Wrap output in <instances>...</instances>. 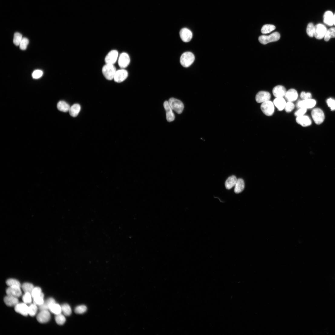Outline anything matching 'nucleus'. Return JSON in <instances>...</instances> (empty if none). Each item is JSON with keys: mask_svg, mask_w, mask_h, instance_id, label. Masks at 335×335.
Returning <instances> with one entry per match:
<instances>
[{"mask_svg": "<svg viewBox=\"0 0 335 335\" xmlns=\"http://www.w3.org/2000/svg\"><path fill=\"white\" fill-rule=\"evenodd\" d=\"M238 179L235 176H232L229 177L225 183V187L227 189H230L235 186Z\"/></svg>", "mask_w": 335, "mask_h": 335, "instance_id": "393cba45", "label": "nucleus"}, {"mask_svg": "<svg viewBox=\"0 0 335 335\" xmlns=\"http://www.w3.org/2000/svg\"><path fill=\"white\" fill-rule=\"evenodd\" d=\"M297 122L303 127H307L311 125V119L307 116H303L297 117L296 119Z\"/></svg>", "mask_w": 335, "mask_h": 335, "instance_id": "6ab92c4d", "label": "nucleus"}, {"mask_svg": "<svg viewBox=\"0 0 335 335\" xmlns=\"http://www.w3.org/2000/svg\"><path fill=\"white\" fill-rule=\"evenodd\" d=\"M311 114L314 121L318 125L321 123L324 120V114L323 111L320 108L314 109L312 112Z\"/></svg>", "mask_w": 335, "mask_h": 335, "instance_id": "423d86ee", "label": "nucleus"}, {"mask_svg": "<svg viewBox=\"0 0 335 335\" xmlns=\"http://www.w3.org/2000/svg\"><path fill=\"white\" fill-rule=\"evenodd\" d=\"M54 303H56L55 300L52 298H50L44 302L43 304L38 306L39 309L40 311L44 310H49V307L51 305Z\"/></svg>", "mask_w": 335, "mask_h": 335, "instance_id": "c85d7f7f", "label": "nucleus"}, {"mask_svg": "<svg viewBox=\"0 0 335 335\" xmlns=\"http://www.w3.org/2000/svg\"><path fill=\"white\" fill-rule=\"evenodd\" d=\"M270 94L266 91H261L259 92L256 96V100L258 103H264L269 101L271 98Z\"/></svg>", "mask_w": 335, "mask_h": 335, "instance_id": "4468645a", "label": "nucleus"}, {"mask_svg": "<svg viewBox=\"0 0 335 335\" xmlns=\"http://www.w3.org/2000/svg\"><path fill=\"white\" fill-rule=\"evenodd\" d=\"M164 106L166 112V119L167 121L169 122L173 121L175 119V117L168 101L165 102Z\"/></svg>", "mask_w": 335, "mask_h": 335, "instance_id": "dca6fc26", "label": "nucleus"}, {"mask_svg": "<svg viewBox=\"0 0 335 335\" xmlns=\"http://www.w3.org/2000/svg\"><path fill=\"white\" fill-rule=\"evenodd\" d=\"M334 15L333 12L330 11H326L324 16V21L325 24L329 26H332L334 24Z\"/></svg>", "mask_w": 335, "mask_h": 335, "instance_id": "f3484780", "label": "nucleus"}, {"mask_svg": "<svg viewBox=\"0 0 335 335\" xmlns=\"http://www.w3.org/2000/svg\"><path fill=\"white\" fill-rule=\"evenodd\" d=\"M8 295L11 296L17 297H20L22 295V292L20 287H9L6 290Z\"/></svg>", "mask_w": 335, "mask_h": 335, "instance_id": "aec40b11", "label": "nucleus"}, {"mask_svg": "<svg viewBox=\"0 0 335 335\" xmlns=\"http://www.w3.org/2000/svg\"><path fill=\"white\" fill-rule=\"evenodd\" d=\"M128 75L127 71L122 69L117 71L114 80L116 82L121 83L125 80L127 78Z\"/></svg>", "mask_w": 335, "mask_h": 335, "instance_id": "9d476101", "label": "nucleus"}, {"mask_svg": "<svg viewBox=\"0 0 335 335\" xmlns=\"http://www.w3.org/2000/svg\"><path fill=\"white\" fill-rule=\"evenodd\" d=\"M38 307L37 305L34 304H31L29 307L28 314L31 317L34 316L36 314Z\"/></svg>", "mask_w": 335, "mask_h": 335, "instance_id": "58836bf2", "label": "nucleus"}, {"mask_svg": "<svg viewBox=\"0 0 335 335\" xmlns=\"http://www.w3.org/2000/svg\"><path fill=\"white\" fill-rule=\"evenodd\" d=\"M179 34L181 40L185 42H188L192 38V31L187 28H183L180 31Z\"/></svg>", "mask_w": 335, "mask_h": 335, "instance_id": "f8f14e48", "label": "nucleus"}, {"mask_svg": "<svg viewBox=\"0 0 335 335\" xmlns=\"http://www.w3.org/2000/svg\"><path fill=\"white\" fill-rule=\"evenodd\" d=\"M294 104L292 102H289L286 104L284 108L285 111L287 112L290 113L294 109Z\"/></svg>", "mask_w": 335, "mask_h": 335, "instance_id": "a18cd8bd", "label": "nucleus"}, {"mask_svg": "<svg viewBox=\"0 0 335 335\" xmlns=\"http://www.w3.org/2000/svg\"><path fill=\"white\" fill-rule=\"evenodd\" d=\"M87 310V307L86 306L81 305L77 306L74 309V312L77 314H83L86 312Z\"/></svg>", "mask_w": 335, "mask_h": 335, "instance_id": "a19ab883", "label": "nucleus"}, {"mask_svg": "<svg viewBox=\"0 0 335 335\" xmlns=\"http://www.w3.org/2000/svg\"><path fill=\"white\" fill-rule=\"evenodd\" d=\"M334 15V25L335 26V14Z\"/></svg>", "mask_w": 335, "mask_h": 335, "instance_id": "8fccbe9b", "label": "nucleus"}, {"mask_svg": "<svg viewBox=\"0 0 335 335\" xmlns=\"http://www.w3.org/2000/svg\"><path fill=\"white\" fill-rule=\"evenodd\" d=\"M43 74V71L41 70H35L32 74V77L34 79H38L41 77Z\"/></svg>", "mask_w": 335, "mask_h": 335, "instance_id": "c03bdc74", "label": "nucleus"}, {"mask_svg": "<svg viewBox=\"0 0 335 335\" xmlns=\"http://www.w3.org/2000/svg\"><path fill=\"white\" fill-rule=\"evenodd\" d=\"M285 97L288 101L292 102L297 100L298 97V94L295 90L291 89L287 92Z\"/></svg>", "mask_w": 335, "mask_h": 335, "instance_id": "4be33fe9", "label": "nucleus"}, {"mask_svg": "<svg viewBox=\"0 0 335 335\" xmlns=\"http://www.w3.org/2000/svg\"><path fill=\"white\" fill-rule=\"evenodd\" d=\"M169 104L173 110L179 114L182 113L184 108L183 103L180 100L174 98H171L169 100Z\"/></svg>", "mask_w": 335, "mask_h": 335, "instance_id": "20e7f679", "label": "nucleus"}, {"mask_svg": "<svg viewBox=\"0 0 335 335\" xmlns=\"http://www.w3.org/2000/svg\"><path fill=\"white\" fill-rule=\"evenodd\" d=\"M4 301L5 304L8 306H15L19 303V301L18 297L8 295L5 297Z\"/></svg>", "mask_w": 335, "mask_h": 335, "instance_id": "412c9836", "label": "nucleus"}, {"mask_svg": "<svg viewBox=\"0 0 335 335\" xmlns=\"http://www.w3.org/2000/svg\"><path fill=\"white\" fill-rule=\"evenodd\" d=\"M29 307L25 303H18L15 306V311L25 316H28V314Z\"/></svg>", "mask_w": 335, "mask_h": 335, "instance_id": "2eb2a0df", "label": "nucleus"}, {"mask_svg": "<svg viewBox=\"0 0 335 335\" xmlns=\"http://www.w3.org/2000/svg\"><path fill=\"white\" fill-rule=\"evenodd\" d=\"M234 192L236 193L241 192L245 188V182L241 179H238L236 183L235 186Z\"/></svg>", "mask_w": 335, "mask_h": 335, "instance_id": "a878e982", "label": "nucleus"}, {"mask_svg": "<svg viewBox=\"0 0 335 335\" xmlns=\"http://www.w3.org/2000/svg\"><path fill=\"white\" fill-rule=\"evenodd\" d=\"M316 104V102L315 100L310 99L299 102L297 104V107L306 109L311 108L314 107Z\"/></svg>", "mask_w": 335, "mask_h": 335, "instance_id": "ddd939ff", "label": "nucleus"}, {"mask_svg": "<svg viewBox=\"0 0 335 335\" xmlns=\"http://www.w3.org/2000/svg\"><path fill=\"white\" fill-rule=\"evenodd\" d=\"M335 38V28H332L327 30L324 39L325 41H328L332 38Z\"/></svg>", "mask_w": 335, "mask_h": 335, "instance_id": "c756f323", "label": "nucleus"}, {"mask_svg": "<svg viewBox=\"0 0 335 335\" xmlns=\"http://www.w3.org/2000/svg\"><path fill=\"white\" fill-rule=\"evenodd\" d=\"M280 38V35L278 32H275L267 36L263 35L259 36L258 40L262 44H266L270 42L277 41Z\"/></svg>", "mask_w": 335, "mask_h": 335, "instance_id": "7ed1b4c3", "label": "nucleus"}, {"mask_svg": "<svg viewBox=\"0 0 335 335\" xmlns=\"http://www.w3.org/2000/svg\"><path fill=\"white\" fill-rule=\"evenodd\" d=\"M55 320L57 324L59 325H64L66 321V319L64 315L61 314L56 315Z\"/></svg>", "mask_w": 335, "mask_h": 335, "instance_id": "f704fd0d", "label": "nucleus"}, {"mask_svg": "<svg viewBox=\"0 0 335 335\" xmlns=\"http://www.w3.org/2000/svg\"><path fill=\"white\" fill-rule=\"evenodd\" d=\"M273 94L277 97H283L285 96L287 91L284 87L278 85L275 87L272 90Z\"/></svg>", "mask_w": 335, "mask_h": 335, "instance_id": "a211bd4d", "label": "nucleus"}, {"mask_svg": "<svg viewBox=\"0 0 335 335\" xmlns=\"http://www.w3.org/2000/svg\"><path fill=\"white\" fill-rule=\"evenodd\" d=\"M80 110L81 107L79 104H74L70 107L69 113L71 117H76L79 114Z\"/></svg>", "mask_w": 335, "mask_h": 335, "instance_id": "b1692460", "label": "nucleus"}, {"mask_svg": "<svg viewBox=\"0 0 335 335\" xmlns=\"http://www.w3.org/2000/svg\"><path fill=\"white\" fill-rule=\"evenodd\" d=\"M29 43L28 39L25 38V37H24V38H23L19 45L20 48L22 50H25L27 49Z\"/></svg>", "mask_w": 335, "mask_h": 335, "instance_id": "79ce46f5", "label": "nucleus"}, {"mask_svg": "<svg viewBox=\"0 0 335 335\" xmlns=\"http://www.w3.org/2000/svg\"><path fill=\"white\" fill-rule=\"evenodd\" d=\"M57 107L58 109L64 112H67L69 111L70 107L67 102L64 101H59L57 105Z\"/></svg>", "mask_w": 335, "mask_h": 335, "instance_id": "bb28decb", "label": "nucleus"}, {"mask_svg": "<svg viewBox=\"0 0 335 335\" xmlns=\"http://www.w3.org/2000/svg\"><path fill=\"white\" fill-rule=\"evenodd\" d=\"M44 294L42 293L40 296L33 299V304L38 306L43 304L44 301Z\"/></svg>", "mask_w": 335, "mask_h": 335, "instance_id": "c9c22d12", "label": "nucleus"}, {"mask_svg": "<svg viewBox=\"0 0 335 335\" xmlns=\"http://www.w3.org/2000/svg\"><path fill=\"white\" fill-rule=\"evenodd\" d=\"M276 27L274 25L266 24L263 27L261 31L263 34H267L274 31Z\"/></svg>", "mask_w": 335, "mask_h": 335, "instance_id": "7c9ffc66", "label": "nucleus"}, {"mask_svg": "<svg viewBox=\"0 0 335 335\" xmlns=\"http://www.w3.org/2000/svg\"><path fill=\"white\" fill-rule=\"evenodd\" d=\"M261 108L264 113L267 116H271L274 113V104L269 100L263 103L261 106Z\"/></svg>", "mask_w": 335, "mask_h": 335, "instance_id": "0eeeda50", "label": "nucleus"}, {"mask_svg": "<svg viewBox=\"0 0 335 335\" xmlns=\"http://www.w3.org/2000/svg\"><path fill=\"white\" fill-rule=\"evenodd\" d=\"M314 26L312 23H310L308 25L307 28V33L310 37H313L314 36Z\"/></svg>", "mask_w": 335, "mask_h": 335, "instance_id": "4c0bfd02", "label": "nucleus"}, {"mask_svg": "<svg viewBox=\"0 0 335 335\" xmlns=\"http://www.w3.org/2000/svg\"><path fill=\"white\" fill-rule=\"evenodd\" d=\"M274 104L279 110L281 111L284 108L286 103L283 97H279L275 99Z\"/></svg>", "mask_w": 335, "mask_h": 335, "instance_id": "5701e85b", "label": "nucleus"}, {"mask_svg": "<svg viewBox=\"0 0 335 335\" xmlns=\"http://www.w3.org/2000/svg\"><path fill=\"white\" fill-rule=\"evenodd\" d=\"M23 38L22 34L16 32L14 35L13 42L16 46H19Z\"/></svg>", "mask_w": 335, "mask_h": 335, "instance_id": "e433bc0d", "label": "nucleus"}, {"mask_svg": "<svg viewBox=\"0 0 335 335\" xmlns=\"http://www.w3.org/2000/svg\"><path fill=\"white\" fill-rule=\"evenodd\" d=\"M49 310L52 313L56 315L61 314L62 312L61 306L56 303L51 304L49 307Z\"/></svg>", "mask_w": 335, "mask_h": 335, "instance_id": "cd10ccee", "label": "nucleus"}, {"mask_svg": "<svg viewBox=\"0 0 335 335\" xmlns=\"http://www.w3.org/2000/svg\"><path fill=\"white\" fill-rule=\"evenodd\" d=\"M307 109L303 108H301L300 109L296 112L294 114L295 116L299 117L304 116L306 113Z\"/></svg>", "mask_w": 335, "mask_h": 335, "instance_id": "de8ad7c7", "label": "nucleus"}, {"mask_svg": "<svg viewBox=\"0 0 335 335\" xmlns=\"http://www.w3.org/2000/svg\"><path fill=\"white\" fill-rule=\"evenodd\" d=\"M327 31L324 25L321 24H317L314 26V36L317 39H322L325 37Z\"/></svg>", "mask_w": 335, "mask_h": 335, "instance_id": "39448f33", "label": "nucleus"}, {"mask_svg": "<svg viewBox=\"0 0 335 335\" xmlns=\"http://www.w3.org/2000/svg\"><path fill=\"white\" fill-rule=\"evenodd\" d=\"M32 296L31 294L28 293H25L22 297L24 303L26 304L31 303L32 302Z\"/></svg>", "mask_w": 335, "mask_h": 335, "instance_id": "ea45409f", "label": "nucleus"}, {"mask_svg": "<svg viewBox=\"0 0 335 335\" xmlns=\"http://www.w3.org/2000/svg\"><path fill=\"white\" fill-rule=\"evenodd\" d=\"M51 315L50 313L47 310H44L41 311L37 316V319L38 321L41 324H45L48 322L50 319Z\"/></svg>", "mask_w": 335, "mask_h": 335, "instance_id": "9b49d317", "label": "nucleus"}, {"mask_svg": "<svg viewBox=\"0 0 335 335\" xmlns=\"http://www.w3.org/2000/svg\"><path fill=\"white\" fill-rule=\"evenodd\" d=\"M130 62V57L127 53H123L120 55L118 60V64L121 68L123 69L126 68L129 65Z\"/></svg>", "mask_w": 335, "mask_h": 335, "instance_id": "6e6552de", "label": "nucleus"}, {"mask_svg": "<svg viewBox=\"0 0 335 335\" xmlns=\"http://www.w3.org/2000/svg\"><path fill=\"white\" fill-rule=\"evenodd\" d=\"M62 312L66 316H70L72 313L71 308L68 304H65L61 306Z\"/></svg>", "mask_w": 335, "mask_h": 335, "instance_id": "72a5a7b5", "label": "nucleus"}, {"mask_svg": "<svg viewBox=\"0 0 335 335\" xmlns=\"http://www.w3.org/2000/svg\"><path fill=\"white\" fill-rule=\"evenodd\" d=\"M118 52L113 50L110 51L106 56L105 61L106 64L114 65L116 62L118 57Z\"/></svg>", "mask_w": 335, "mask_h": 335, "instance_id": "1a4fd4ad", "label": "nucleus"}, {"mask_svg": "<svg viewBox=\"0 0 335 335\" xmlns=\"http://www.w3.org/2000/svg\"><path fill=\"white\" fill-rule=\"evenodd\" d=\"M327 102L328 106L330 107L331 110H335V100L334 99L330 98L327 99Z\"/></svg>", "mask_w": 335, "mask_h": 335, "instance_id": "49530a36", "label": "nucleus"}, {"mask_svg": "<svg viewBox=\"0 0 335 335\" xmlns=\"http://www.w3.org/2000/svg\"><path fill=\"white\" fill-rule=\"evenodd\" d=\"M42 293L41 289L40 287H36L34 288L31 294L33 299L41 295Z\"/></svg>", "mask_w": 335, "mask_h": 335, "instance_id": "37998d69", "label": "nucleus"}, {"mask_svg": "<svg viewBox=\"0 0 335 335\" xmlns=\"http://www.w3.org/2000/svg\"><path fill=\"white\" fill-rule=\"evenodd\" d=\"M195 59V56L192 53L186 52L181 55L180 58V63L183 67H188L193 63Z\"/></svg>", "mask_w": 335, "mask_h": 335, "instance_id": "f03ea898", "label": "nucleus"}, {"mask_svg": "<svg viewBox=\"0 0 335 335\" xmlns=\"http://www.w3.org/2000/svg\"><path fill=\"white\" fill-rule=\"evenodd\" d=\"M34 288L32 284L29 283H25L22 285V288L25 293L31 294Z\"/></svg>", "mask_w": 335, "mask_h": 335, "instance_id": "2f4dec72", "label": "nucleus"}, {"mask_svg": "<svg viewBox=\"0 0 335 335\" xmlns=\"http://www.w3.org/2000/svg\"><path fill=\"white\" fill-rule=\"evenodd\" d=\"M6 284L9 287H21V285L18 280L13 279H10L6 281Z\"/></svg>", "mask_w": 335, "mask_h": 335, "instance_id": "473e14b6", "label": "nucleus"}, {"mask_svg": "<svg viewBox=\"0 0 335 335\" xmlns=\"http://www.w3.org/2000/svg\"><path fill=\"white\" fill-rule=\"evenodd\" d=\"M312 97L311 94L310 93H306L304 92H302L301 94V98L304 100L311 99Z\"/></svg>", "mask_w": 335, "mask_h": 335, "instance_id": "09e8293b", "label": "nucleus"}, {"mask_svg": "<svg viewBox=\"0 0 335 335\" xmlns=\"http://www.w3.org/2000/svg\"><path fill=\"white\" fill-rule=\"evenodd\" d=\"M117 70L114 65L106 64L103 67L102 73L106 79L111 80L114 79Z\"/></svg>", "mask_w": 335, "mask_h": 335, "instance_id": "f257e3e1", "label": "nucleus"}]
</instances>
